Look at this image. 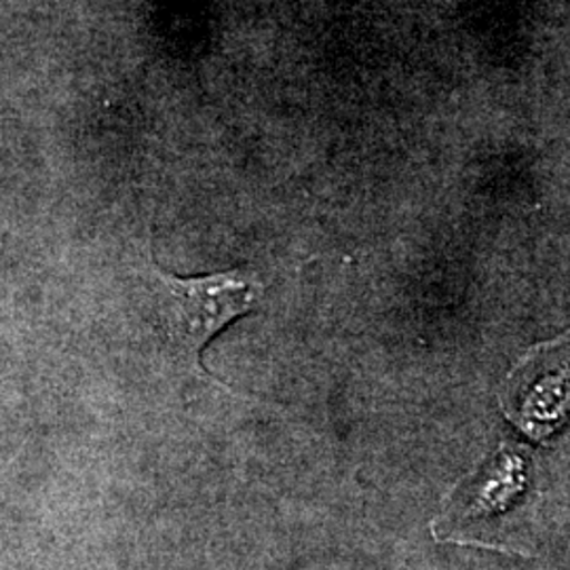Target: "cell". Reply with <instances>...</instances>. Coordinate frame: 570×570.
Returning a JSON list of instances; mask_svg holds the SVG:
<instances>
[{
    "instance_id": "6da1fadb",
    "label": "cell",
    "mask_w": 570,
    "mask_h": 570,
    "mask_svg": "<svg viewBox=\"0 0 570 570\" xmlns=\"http://www.w3.org/2000/svg\"><path fill=\"white\" fill-rule=\"evenodd\" d=\"M153 279L157 332L169 353L197 372L204 346L226 324L252 311L263 294L256 275L242 268L188 279L155 271Z\"/></svg>"
}]
</instances>
